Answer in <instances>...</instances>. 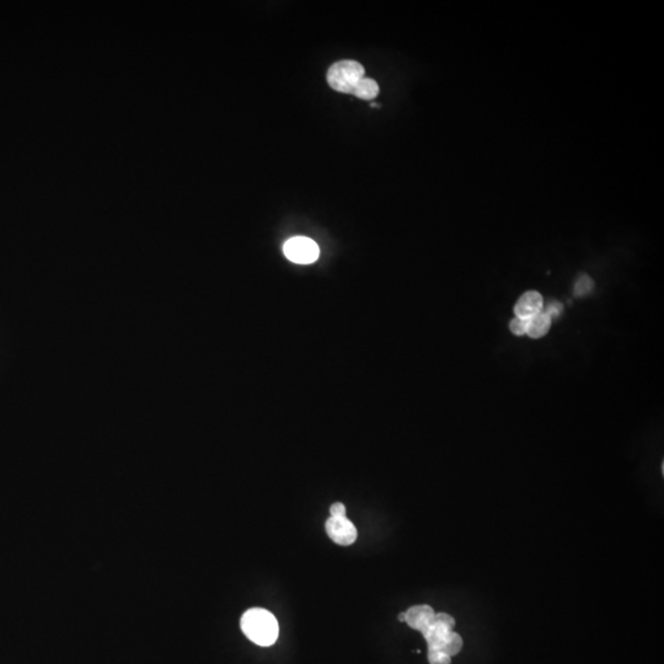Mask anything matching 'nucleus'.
<instances>
[{
	"instance_id": "obj_10",
	"label": "nucleus",
	"mask_w": 664,
	"mask_h": 664,
	"mask_svg": "<svg viewBox=\"0 0 664 664\" xmlns=\"http://www.w3.org/2000/svg\"><path fill=\"white\" fill-rule=\"evenodd\" d=\"M593 288H594V282L592 278L587 275H581L575 281L573 294L575 297H586L588 294L592 293Z\"/></svg>"
},
{
	"instance_id": "obj_13",
	"label": "nucleus",
	"mask_w": 664,
	"mask_h": 664,
	"mask_svg": "<svg viewBox=\"0 0 664 664\" xmlns=\"http://www.w3.org/2000/svg\"><path fill=\"white\" fill-rule=\"evenodd\" d=\"M526 327H528V319H520L517 316L509 324L510 331L517 336H522V335L526 333Z\"/></svg>"
},
{
	"instance_id": "obj_14",
	"label": "nucleus",
	"mask_w": 664,
	"mask_h": 664,
	"mask_svg": "<svg viewBox=\"0 0 664 664\" xmlns=\"http://www.w3.org/2000/svg\"><path fill=\"white\" fill-rule=\"evenodd\" d=\"M562 310H564V306H562V304H561L560 302H556V300H555V302H553V303H550V304L548 305V308H546V310H545V313L548 314V317H550L551 321H553V319H556V317H559V316L561 315Z\"/></svg>"
},
{
	"instance_id": "obj_11",
	"label": "nucleus",
	"mask_w": 664,
	"mask_h": 664,
	"mask_svg": "<svg viewBox=\"0 0 664 664\" xmlns=\"http://www.w3.org/2000/svg\"><path fill=\"white\" fill-rule=\"evenodd\" d=\"M428 662L430 664H450L452 657H449L448 654H445L439 649H432L428 651Z\"/></svg>"
},
{
	"instance_id": "obj_7",
	"label": "nucleus",
	"mask_w": 664,
	"mask_h": 664,
	"mask_svg": "<svg viewBox=\"0 0 664 664\" xmlns=\"http://www.w3.org/2000/svg\"><path fill=\"white\" fill-rule=\"evenodd\" d=\"M551 326V319L545 311H540L537 315L528 319L526 335L531 338H540L548 333Z\"/></svg>"
},
{
	"instance_id": "obj_2",
	"label": "nucleus",
	"mask_w": 664,
	"mask_h": 664,
	"mask_svg": "<svg viewBox=\"0 0 664 664\" xmlns=\"http://www.w3.org/2000/svg\"><path fill=\"white\" fill-rule=\"evenodd\" d=\"M365 68L356 61H340L332 64L327 72L330 88L342 94H352L357 84L365 77Z\"/></svg>"
},
{
	"instance_id": "obj_1",
	"label": "nucleus",
	"mask_w": 664,
	"mask_h": 664,
	"mask_svg": "<svg viewBox=\"0 0 664 664\" xmlns=\"http://www.w3.org/2000/svg\"><path fill=\"white\" fill-rule=\"evenodd\" d=\"M241 630L250 641L259 646H271L278 638V622L266 609H249L241 618Z\"/></svg>"
},
{
	"instance_id": "obj_15",
	"label": "nucleus",
	"mask_w": 664,
	"mask_h": 664,
	"mask_svg": "<svg viewBox=\"0 0 664 664\" xmlns=\"http://www.w3.org/2000/svg\"><path fill=\"white\" fill-rule=\"evenodd\" d=\"M330 515L331 517H346V507L344 504H333L331 507H330Z\"/></svg>"
},
{
	"instance_id": "obj_6",
	"label": "nucleus",
	"mask_w": 664,
	"mask_h": 664,
	"mask_svg": "<svg viewBox=\"0 0 664 664\" xmlns=\"http://www.w3.org/2000/svg\"><path fill=\"white\" fill-rule=\"evenodd\" d=\"M434 614V610L428 605H416L405 613V621L412 629L422 632L431 625Z\"/></svg>"
},
{
	"instance_id": "obj_12",
	"label": "nucleus",
	"mask_w": 664,
	"mask_h": 664,
	"mask_svg": "<svg viewBox=\"0 0 664 664\" xmlns=\"http://www.w3.org/2000/svg\"><path fill=\"white\" fill-rule=\"evenodd\" d=\"M433 622H434V624H437V625L442 626V627L447 629V630L450 631H453L454 626H455V620H454L450 615L445 614V613H438V614H434Z\"/></svg>"
},
{
	"instance_id": "obj_3",
	"label": "nucleus",
	"mask_w": 664,
	"mask_h": 664,
	"mask_svg": "<svg viewBox=\"0 0 664 664\" xmlns=\"http://www.w3.org/2000/svg\"><path fill=\"white\" fill-rule=\"evenodd\" d=\"M283 252L288 260L299 265H309L319 259L320 249L317 243L305 237L289 239L283 245Z\"/></svg>"
},
{
	"instance_id": "obj_9",
	"label": "nucleus",
	"mask_w": 664,
	"mask_h": 664,
	"mask_svg": "<svg viewBox=\"0 0 664 664\" xmlns=\"http://www.w3.org/2000/svg\"><path fill=\"white\" fill-rule=\"evenodd\" d=\"M461 647H463V638L456 632L450 631L443 642L442 647L439 651L448 654L449 657H453L460 652Z\"/></svg>"
},
{
	"instance_id": "obj_16",
	"label": "nucleus",
	"mask_w": 664,
	"mask_h": 664,
	"mask_svg": "<svg viewBox=\"0 0 664 664\" xmlns=\"http://www.w3.org/2000/svg\"><path fill=\"white\" fill-rule=\"evenodd\" d=\"M398 620H400V621H405V613H401V614L398 615Z\"/></svg>"
},
{
	"instance_id": "obj_4",
	"label": "nucleus",
	"mask_w": 664,
	"mask_h": 664,
	"mask_svg": "<svg viewBox=\"0 0 664 664\" xmlns=\"http://www.w3.org/2000/svg\"><path fill=\"white\" fill-rule=\"evenodd\" d=\"M325 528L332 542L341 546L352 545L358 535L356 526L347 517H330Z\"/></svg>"
},
{
	"instance_id": "obj_5",
	"label": "nucleus",
	"mask_w": 664,
	"mask_h": 664,
	"mask_svg": "<svg viewBox=\"0 0 664 664\" xmlns=\"http://www.w3.org/2000/svg\"><path fill=\"white\" fill-rule=\"evenodd\" d=\"M542 297L535 290H529L523 294L515 306V313L517 317L520 319H531L534 315L542 311Z\"/></svg>"
},
{
	"instance_id": "obj_8",
	"label": "nucleus",
	"mask_w": 664,
	"mask_h": 664,
	"mask_svg": "<svg viewBox=\"0 0 664 664\" xmlns=\"http://www.w3.org/2000/svg\"><path fill=\"white\" fill-rule=\"evenodd\" d=\"M352 94H353L354 96H357L358 99H376L378 94H379V85H378L376 80H373L371 77H365L360 80V83L357 84V86L354 88Z\"/></svg>"
}]
</instances>
